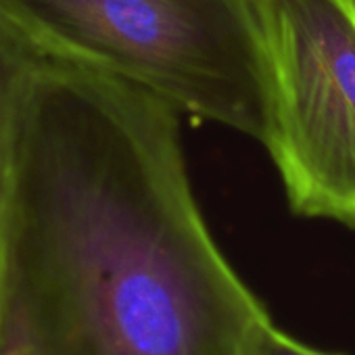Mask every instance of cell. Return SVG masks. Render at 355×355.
I'll return each mask as SVG.
<instances>
[{"label": "cell", "instance_id": "3957f363", "mask_svg": "<svg viewBox=\"0 0 355 355\" xmlns=\"http://www.w3.org/2000/svg\"><path fill=\"white\" fill-rule=\"evenodd\" d=\"M270 150L295 216L355 230V0H253Z\"/></svg>", "mask_w": 355, "mask_h": 355}, {"label": "cell", "instance_id": "6da1fadb", "mask_svg": "<svg viewBox=\"0 0 355 355\" xmlns=\"http://www.w3.org/2000/svg\"><path fill=\"white\" fill-rule=\"evenodd\" d=\"M180 115L26 38L3 123L5 295L51 355H247L270 318L199 211Z\"/></svg>", "mask_w": 355, "mask_h": 355}, {"label": "cell", "instance_id": "277c9868", "mask_svg": "<svg viewBox=\"0 0 355 355\" xmlns=\"http://www.w3.org/2000/svg\"><path fill=\"white\" fill-rule=\"evenodd\" d=\"M0 355H51L36 315L13 291H7L0 322Z\"/></svg>", "mask_w": 355, "mask_h": 355}, {"label": "cell", "instance_id": "5b68a950", "mask_svg": "<svg viewBox=\"0 0 355 355\" xmlns=\"http://www.w3.org/2000/svg\"><path fill=\"white\" fill-rule=\"evenodd\" d=\"M24 49H26V36L0 13V159H3V123H5L7 101H9L13 78L24 57ZM5 301L7 295H5L3 228H0V322H3V313H5Z\"/></svg>", "mask_w": 355, "mask_h": 355}, {"label": "cell", "instance_id": "8992f818", "mask_svg": "<svg viewBox=\"0 0 355 355\" xmlns=\"http://www.w3.org/2000/svg\"><path fill=\"white\" fill-rule=\"evenodd\" d=\"M247 355H340V353H328L313 349L291 334H286L282 328H278L272 318L261 322L253 334V340L249 345Z\"/></svg>", "mask_w": 355, "mask_h": 355}, {"label": "cell", "instance_id": "7a4b0ae2", "mask_svg": "<svg viewBox=\"0 0 355 355\" xmlns=\"http://www.w3.org/2000/svg\"><path fill=\"white\" fill-rule=\"evenodd\" d=\"M0 13L46 51L266 142L270 78L253 0H0Z\"/></svg>", "mask_w": 355, "mask_h": 355}]
</instances>
